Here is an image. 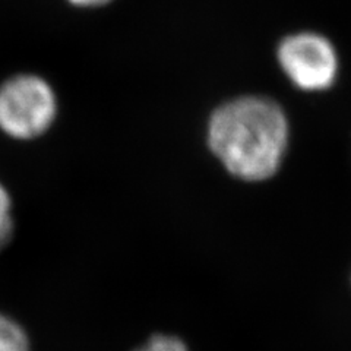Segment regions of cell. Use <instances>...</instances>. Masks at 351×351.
Segmentation results:
<instances>
[{"label":"cell","instance_id":"6da1fadb","mask_svg":"<svg viewBox=\"0 0 351 351\" xmlns=\"http://www.w3.org/2000/svg\"><path fill=\"white\" fill-rule=\"evenodd\" d=\"M208 145L224 169L245 182L276 176L290 142L282 107L267 97L245 95L219 106L210 117Z\"/></svg>","mask_w":351,"mask_h":351},{"label":"cell","instance_id":"7a4b0ae2","mask_svg":"<svg viewBox=\"0 0 351 351\" xmlns=\"http://www.w3.org/2000/svg\"><path fill=\"white\" fill-rule=\"evenodd\" d=\"M56 114V94L40 76L22 73L0 85V130L8 136L38 138L50 129Z\"/></svg>","mask_w":351,"mask_h":351},{"label":"cell","instance_id":"3957f363","mask_svg":"<svg viewBox=\"0 0 351 351\" xmlns=\"http://www.w3.org/2000/svg\"><path fill=\"white\" fill-rule=\"evenodd\" d=\"M277 60L289 81L309 94L331 90L341 72L335 44L316 31H299L284 37L277 47Z\"/></svg>","mask_w":351,"mask_h":351},{"label":"cell","instance_id":"277c9868","mask_svg":"<svg viewBox=\"0 0 351 351\" xmlns=\"http://www.w3.org/2000/svg\"><path fill=\"white\" fill-rule=\"evenodd\" d=\"M0 351H29V339L24 329L5 315H0Z\"/></svg>","mask_w":351,"mask_h":351},{"label":"cell","instance_id":"5b68a950","mask_svg":"<svg viewBox=\"0 0 351 351\" xmlns=\"http://www.w3.org/2000/svg\"><path fill=\"white\" fill-rule=\"evenodd\" d=\"M14 206L10 195L0 183V250H2L14 234Z\"/></svg>","mask_w":351,"mask_h":351},{"label":"cell","instance_id":"8992f818","mask_svg":"<svg viewBox=\"0 0 351 351\" xmlns=\"http://www.w3.org/2000/svg\"><path fill=\"white\" fill-rule=\"evenodd\" d=\"M135 351H189V348L178 337L158 334L151 337L145 344H142Z\"/></svg>","mask_w":351,"mask_h":351},{"label":"cell","instance_id":"52a82bcc","mask_svg":"<svg viewBox=\"0 0 351 351\" xmlns=\"http://www.w3.org/2000/svg\"><path fill=\"white\" fill-rule=\"evenodd\" d=\"M68 2L78 8H100L110 3L112 0H68Z\"/></svg>","mask_w":351,"mask_h":351}]
</instances>
